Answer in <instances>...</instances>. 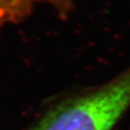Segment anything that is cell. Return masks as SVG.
Masks as SVG:
<instances>
[{"label":"cell","instance_id":"1","mask_svg":"<svg viewBox=\"0 0 130 130\" xmlns=\"http://www.w3.org/2000/svg\"><path fill=\"white\" fill-rule=\"evenodd\" d=\"M130 109V66L52 104L29 130H113Z\"/></svg>","mask_w":130,"mask_h":130},{"label":"cell","instance_id":"2","mask_svg":"<svg viewBox=\"0 0 130 130\" xmlns=\"http://www.w3.org/2000/svg\"><path fill=\"white\" fill-rule=\"evenodd\" d=\"M39 5H47L66 18L73 8V0H0V24L20 22Z\"/></svg>","mask_w":130,"mask_h":130}]
</instances>
